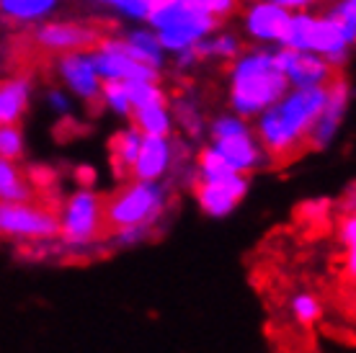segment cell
Instances as JSON below:
<instances>
[{
  "label": "cell",
  "mask_w": 356,
  "mask_h": 353,
  "mask_svg": "<svg viewBox=\"0 0 356 353\" xmlns=\"http://www.w3.org/2000/svg\"><path fill=\"white\" fill-rule=\"evenodd\" d=\"M325 98H328V85L289 88L279 104H274L256 119V134L271 160L284 163L305 150V145H310V134L321 119Z\"/></svg>",
  "instance_id": "6da1fadb"
},
{
  "label": "cell",
  "mask_w": 356,
  "mask_h": 353,
  "mask_svg": "<svg viewBox=\"0 0 356 353\" xmlns=\"http://www.w3.org/2000/svg\"><path fill=\"white\" fill-rule=\"evenodd\" d=\"M289 88V78L276 65V54L268 49H253L232 62L230 106L245 119H259L279 104Z\"/></svg>",
  "instance_id": "7a4b0ae2"
},
{
  "label": "cell",
  "mask_w": 356,
  "mask_h": 353,
  "mask_svg": "<svg viewBox=\"0 0 356 353\" xmlns=\"http://www.w3.org/2000/svg\"><path fill=\"white\" fill-rule=\"evenodd\" d=\"M106 204L93 188H78L67 196L60 212V253L63 258H93L101 253V245H108L104 238Z\"/></svg>",
  "instance_id": "3957f363"
},
{
  "label": "cell",
  "mask_w": 356,
  "mask_h": 353,
  "mask_svg": "<svg viewBox=\"0 0 356 353\" xmlns=\"http://www.w3.org/2000/svg\"><path fill=\"white\" fill-rule=\"evenodd\" d=\"M147 26L158 31L170 54H178L212 36L217 18L207 13L202 0H161L147 18Z\"/></svg>",
  "instance_id": "277c9868"
},
{
  "label": "cell",
  "mask_w": 356,
  "mask_h": 353,
  "mask_svg": "<svg viewBox=\"0 0 356 353\" xmlns=\"http://www.w3.org/2000/svg\"><path fill=\"white\" fill-rule=\"evenodd\" d=\"M170 204V188L163 181L129 178L106 202V224L111 230L124 227H158Z\"/></svg>",
  "instance_id": "5b68a950"
},
{
  "label": "cell",
  "mask_w": 356,
  "mask_h": 353,
  "mask_svg": "<svg viewBox=\"0 0 356 353\" xmlns=\"http://www.w3.org/2000/svg\"><path fill=\"white\" fill-rule=\"evenodd\" d=\"M0 232L10 240H18L21 245L54 240L60 238V214L29 202H3L0 204Z\"/></svg>",
  "instance_id": "8992f818"
},
{
  "label": "cell",
  "mask_w": 356,
  "mask_h": 353,
  "mask_svg": "<svg viewBox=\"0 0 356 353\" xmlns=\"http://www.w3.org/2000/svg\"><path fill=\"white\" fill-rule=\"evenodd\" d=\"M93 60L104 80H158V70L127 49L124 39H104L93 49Z\"/></svg>",
  "instance_id": "52a82bcc"
},
{
  "label": "cell",
  "mask_w": 356,
  "mask_h": 353,
  "mask_svg": "<svg viewBox=\"0 0 356 353\" xmlns=\"http://www.w3.org/2000/svg\"><path fill=\"white\" fill-rule=\"evenodd\" d=\"M276 65L282 67L292 88H321L333 80V65L318 52H297L289 47L276 49Z\"/></svg>",
  "instance_id": "ba28073f"
},
{
  "label": "cell",
  "mask_w": 356,
  "mask_h": 353,
  "mask_svg": "<svg viewBox=\"0 0 356 353\" xmlns=\"http://www.w3.org/2000/svg\"><path fill=\"white\" fill-rule=\"evenodd\" d=\"M245 194H248V176L245 173H235L225 181H199L194 188L199 209L212 220L230 217L238 209V204L245 199Z\"/></svg>",
  "instance_id": "9c48e42d"
},
{
  "label": "cell",
  "mask_w": 356,
  "mask_h": 353,
  "mask_svg": "<svg viewBox=\"0 0 356 353\" xmlns=\"http://www.w3.org/2000/svg\"><path fill=\"white\" fill-rule=\"evenodd\" d=\"M34 42L47 52H88L98 47V31L81 21H47L34 31Z\"/></svg>",
  "instance_id": "30bf717a"
},
{
  "label": "cell",
  "mask_w": 356,
  "mask_h": 353,
  "mask_svg": "<svg viewBox=\"0 0 356 353\" xmlns=\"http://www.w3.org/2000/svg\"><path fill=\"white\" fill-rule=\"evenodd\" d=\"M57 75L65 83V88L75 93L83 101H101L104 78L96 67L93 52H67L57 60Z\"/></svg>",
  "instance_id": "8fae6325"
},
{
  "label": "cell",
  "mask_w": 356,
  "mask_h": 353,
  "mask_svg": "<svg viewBox=\"0 0 356 353\" xmlns=\"http://www.w3.org/2000/svg\"><path fill=\"white\" fill-rule=\"evenodd\" d=\"M356 42V28L343 24L339 16H315L310 28V52H318L328 57L333 67L346 62L348 47Z\"/></svg>",
  "instance_id": "7c38bea8"
},
{
  "label": "cell",
  "mask_w": 356,
  "mask_h": 353,
  "mask_svg": "<svg viewBox=\"0 0 356 353\" xmlns=\"http://www.w3.org/2000/svg\"><path fill=\"white\" fill-rule=\"evenodd\" d=\"M348 108V83L341 78H333L328 83V98L325 106L321 111V119L315 124V129L310 134V147L312 150H325L330 142L336 140L343 116Z\"/></svg>",
  "instance_id": "4fadbf2b"
},
{
  "label": "cell",
  "mask_w": 356,
  "mask_h": 353,
  "mask_svg": "<svg viewBox=\"0 0 356 353\" xmlns=\"http://www.w3.org/2000/svg\"><path fill=\"white\" fill-rule=\"evenodd\" d=\"M212 145L222 152V158L230 163L238 173H253V170L264 168L271 155L266 152L264 142L259 140L256 129H248V132L232 134V137H225V140H212Z\"/></svg>",
  "instance_id": "5bb4252c"
},
{
  "label": "cell",
  "mask_w": 356,
  "mask_h": 353,
  "mask_svg": "<svg viewBox=\"0 0 356 353\" xmlns=\"http://www.w3.org/2000/svg\"><path fill=\"white\" fill-rule=\"evenodd\" d=\"M289 18H292V10L279 6L276 0H259L245 13V31L256 42H276V44H282V36L286 31Z\"/></svg>",
  "instance_id": "9a60e30c"
},
{
  "label": "cell",
  "mask_w": 356,
  "mask_h": 353,
  "mask_svg": "<svg viewBox=\"0 0 356 353\" xmlns=\"http://www.w3.org/2000/svg\"><path fill=\"white\" fill-rule=\"evenodd\" d=\"M176 165V147L168 137H145L132 178L137 181H165Z\"/></svg>",
  "instance_id": "2e32d148"
},
{
  "label": "cell",
  "mask_w": 356,
  "mask_h": 353,
  "mask_svg": "<svg viewBox=\"0 0 356 353\" xmlns=\"http://www.w3.org/2000/svg\"><path fill=\"white\" fill-rule=\"evenodd\" d=\"M143 140L145 134L137 129V126H127V129H119V132L111 137V145H108V155H111V165H114V173L119 178H132L134 163L140 158V150H143Z\"/></svg>",
  "instance_id": "e0dca14e"
},
{
  "label": "cell",
  "mask_w": 356,
  "mask_h": 353,
  "mask_svg": "<svg viewBox=\"0 0 356 353\" xmlns=\"http://www.w3.org/2000/svg\"><path fill=\"white\" fill-rule=\"evenodd\" d=\"M31 101V83L26 78H8L0 88V122L18 124Z\"/></svg>",
  "instance_id": "ac0fdd59"
},
{
  "label": "cell",
  "mask_w": 356,
  "mask_h": 353,
  "mask_svg": "<svg viewBox=\"0 0 356 353\" xmlns=\"http://www.w3.org/2000/svg\"><path fill=\"white\" fill-rule=\"evenodd\" d=\"M124 44L137 60L155 67V70H161L163 60L168 54V49L163 47L161 36H158L155 28H134V31H129L124 36Z\"/></svg>",
  "instance_id": "d6986e66"
},
{
  "label": "cell",
  "mask_w": 356,
  "mask_h": 353,
  "mask_svg": "<svg viewBox=\"0 0 356 353\" xmlns=\"http://www.w3.org/2000/svg\"><path fill=\"white\" fill-rule=\"evenodd\" d=\"M60 0H0L3 16L13 24H36L57 10Z\"/></svg>",
  "instance_id": "ffe728a7"
},
{
  "label": "cell",
  "mask_w": 356,
  "mask_h": 353,
  "mask_svg": "<svg viewBox=\"0 0 356 353\" xmlns=\"http://www.w3.org/2000/svg\"><path fill=\"white\" fill-rule=\"evenodd\" d=\"M132 124L145 137H170L173 129V111L165 104H152L132 111Z\"/></svg>",
  "instance_id": "44dd1931"
},
{
  "label": "cell",
  "mask_w": 356,
  "mask_h": 353,
  "mask_svg": "<svg viewBox=\"0 0 356 353\" xmlns=\"http://www.w3.org/2000/svg\"><path fill=\"white\" fill-rule=\"evenodd\" d=\"M0 199L10 204L31 202V186L18 170L16 160H0Z\"/></svg>",
  "instance_id": "7402d4cb"
},
{
  "label": "cell",
  "mask_w": 356,
  "mask_h": 353,
  "mask_svg": "<svg viewBox=\"0 0 356 353\" xmlns=\"http://www.w3.org/2000/svg\"><path fill=\"white\" fill-rule=\"evenodd\" d=\"M238 170L222 158V152L214 147L212 142L199 150L196 155V183L199 181H225V178L235 176Z\"/></svg>",
  "instance_id": "603a6c76"
},
{
  "label": "cell",
  "mask_w": 356,
  "mask_h": 353,
  "mask_svg": "<svg viewBox=\"0 0 356 353\" xmlns=\"http://www.w3.org/2000/svg\"><path fill=\"white\" fill-rule=\"evenodd\" d=\"M101 104L116 116L132 119V98H129V88L122 80H104V90H101Z\"/></svg>",
  "instance_id": "cb8c5ba5"
},
{
  "label": "cell",
  "mask_w": 356,
  "mask_h": 353,
  "mask_svg": "<svg viewBox=\"0 0 356 353\" xmlns=\"http://www.w3.org/2000/svg\"><path fill=\"white\" fill-rule=\"evenodd\" d=\"M199 52L202 60H238L241 57V44L232 34H212L204 42H199Z\"/></svg>",
  "instance_id": "d4e9b609"
},
{
  "label": "cell",
  "mask_w": 356,
  "mask_h": 353,
  "mask_svg": "<svg viewBox=\"0 0 356 353\" xmlns=\"http://www.w3.org/2000/svg\"><path fill=\"white\" fill-rule=\"evenodd\" d=\"M289 309H292L294 320L300 322V325H315L323 315V304L321 299L310 292H297L289 299Z\"/></svg>",
  "instance_id": "484cf974"
},
{
  "label": "cell",
  "mask_w": 356,
  "mask_h": 353,
  "mask_svg": "<svg viewBox=\"0 0 356 353\" xmlns=\"http://www.w3.org/2000/svg\"><path fill=\"white\" fill-rule=\"evenodd\" d=\"M129 98L134 108L152 106V104H165V93L158 85V80H127Z\"/></svg>",
  "instance_id": "4316f807"
},
{
  "label": "cell",
  "mask_w": 356,
  "mask_h": 353,
  "mask_svg": "<svg viewBox=\"0 0 356 353\" xmlns=\"http://www.w3.org/2000/svg\"><path fill=\"white\" fill-rule=\"evenodd\" d=\"M341 245H343V268L351 279H356V209L346 214V220L341 222Z\"/></svg>",
  "instance_id": "83f0119b"
},
{
  "label": "cell",
  "mask_w": 356,
  "mask_h": 353,
  "mask_svg": "<svg viewBox=\"0 0 356 353\" xmlns=\"http://www.w3.org/2000/svg\"><path fill=\"white\" fill-rule=\"evenodd\" d=\"M152 232H155V227H145V224H140V227H124V230H111L106 235V243L108 247H116V250L137 247L147 243L152 238Z\"/></svg>",
  "instance_id": "f1b7e54d"
},
{
  "label": "cell",
  "mask_w": 356,
  "mask_h": 353,
  "mask_svg": "<svg viewBox=\"0 0 356 353\" xmlns=\"http://www.w3.org/2000/svg\"><path fill=\"white\" fill-rule=\"evenodd\" d=\"M93 3L111 6V8L119 10L122 16L134 18V21H147L150 13L155 10V6H158L161 0H93Z\"/></svg>",
  "instance_id": "f546056e"
},
{
  "label": "cell",
  "mask_w": 356,
  "mask_h": 353,
  "mask_svg": "<svg viewBox=\"0 0 356 353\" xmlns=\"http://www.w3.org/2000/svg\"><path fill=\"white\" fill-rule=\"evenodd\" d=\"M248 129H250V124L245 122V116L225 114V116H217V119L209 124V137H212V140H225V137L248 132Z\"/></svg>",
  "instance_id": "4dcf8cb0"
},
{
  "label": "cell",
  "mask_w": 356,
  "mask_h": 353,
  "mask_svg": "<svg viewBox=\"0 0 356 353\" xmlns=\"http://www.w3.org/2000/svg\"><path fill=\"white\" fill-rule=\"evenodd\" d=\"M0 155L6 160H18L24 155V132L16 124H3L0 126Z\"/></svg>",
  "instance_id": "1f68e13d"
},
{
  "label": "cell",
  "mask_w": 356,
  "mask_h": 353,
  "mask_svg": "<svg viewBox=\"0 0 356 353\" xmlns=\"http://www.w3.org/2000/svg\"><path fill=\"white\" fill-rule=\"evenodd\" d=\"M173 116L178 119V124L186 129L191 137H196V134H202V114L196 111L191 104H186V101H181L176 106V111H173Z\"/></svg>",
  "instance_id": "d6a6232c"
},
{
  "label": "cell",
  "mask_w": 356,
  "mask_h": 353,
  "mask_svg": "<svg viewBox=\"0 0 356 353\" xmlns=\"http://www.w3.org/2000/svg\"><path fill=\"white\" fill-rule=\"evenodd\" d=\"M47 106L52 108L54 114L67 116V114H70V96H67L65 90H60V88L49 90V93H47Z\"/></svg>",
  "instance_id": "836d02e7"
},
{
  "label": "cell",
  "mask_w": 356,
  "mask_h": 353,
  "mask_svg": "<svg viewBox=\"0 0 356 353\" xmlns=\"http://www.w3.org/2000/svg\"><path fill=\"white\" fill-rule=\"evenodd\" d=\"M202 6L207 8V13H209V16H214L217 21H220V18L230 16L232 10H235L238 0H202Z\"/></svg>",
  "instance_id": "e575fe53"
},
{
  "label": "cell",
  "mask_w": 356,
  "mask_h": 353,
  "mask_svg": "<svg viewBox=\"0 0 356 353\" xmlns=\"http://www.w3.org/2000/svg\"><path fill=\"white\" fill-rule=\"evenodd\" d=\"M333 16H339L343 24L356 28V0H341L339 6L333 8Z\"/></svg>",
  "instance_id": "d590c367"
},
{
  "label": "cell",
  "mask_w": 356,
  "mask_h": 353,
  "mask_svg": "<svg viewBox=\"0 0 356 353\" xmlns=\"http://www.w3.org/2000/svg\"><path fill=\"white\" fill-rule=\"evenodd\" d=\"M276 3H279V6H284L286 10H305L307 8V6H312V3H315V0H276Z\"/></svg>",
  "instance_id": "8d00e7d4"
}]
</instances>
